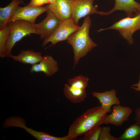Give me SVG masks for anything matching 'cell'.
<instances>
[{
  "mask_svg": "<svg viewBox=\"0 0 140 140\" xmlns=\"http://www.w3.org/2000/svg\"><path fill=\"white\" fill-rule=\"evenodd\" d=\"M48 9V4L41 6H35L28 4L23 7L18 6L10 19L9 23L17 20H23L35 24L37 17Z\"/></svg>",
  "mask_w": 140,
  "mask_h": 140,
  "instance_id": "8992f818",
  "label": "cell"
},
{
  "mask_svg": "<svg viewBox=\"0 0 140 140\" xmlns=\"http://www.w3.org/2000/svg\"><path fill=\"white\" fill-rule=\"evenodd\" d=\"M134 121L140 123V107L136 108L135 110Z\"/></svg>",
  "mask_w": 140,
  "mask_h": 140,
  "instance_id": "cb8c5ba5",
  "label": "cell"
},
{
  "mask_svg": "<svg viewBox=\"0 0 140 140\" xmlns=\"http://www.w3.org/2000/svg\"><path fill=\"white\" fill-rule=\"evenodd\" d=\"M109 29L117 31L130 45H132L134 42L133 34L140 30V12L134 16L123 18L109 27L100 29L98 32Z\"/></svg>",
  "mask_w": 140,
  "mask_h": 140,
  "instance_id": "277c9868",
  "label": "cell"
},
{
  "mask_svg": "<svg viewBox=\"0 0 140 140\" xmlns=\"http://www.w3.org/2000/svg\"><path fill=\"white\" fill-rule=\"evenodd\" d=\"M114 7L109 11L105 12V15H108L117 10L125 12L128 16L132 17L140 12V3L135 0H115Z\"/></svg>",
  "mask_w": 140,
  "mask_h": 140,
  "instance_id": "5bb4252c",
  "label": "cell"
},
{
  "mask_svg": "<svg viewBox=\"0 0 140 140\" xmlns=\"http://www.w3.org/2000/svg\"><path fill=\"white\" fill-rule=\"evenodd\" d=\"M50 4L49 0H31L28 5L35 6H41L45 4Z\"/></svg>",
  "mask_w": 140,
  "mask_h": 140,
  "instance_id": "603a6c76",
  "label": "cell"
},
{
  "mask_svg": "<svg viewBox=\"0 0 140 140\" xmlns=\"http://www.w3.org/2000/svg\"><path fill=\"white\" fill-rule=\"evenodd\" d=\"M91 24L89 16H87L79 29L67 40V42L72 46L73 51V68L81 58L86 55L88 52L97 46L89 35Z\"/></svg>",
  "mask_w": 140,
  "mask_h": 140,
  "instance_id": "7a4b0ae2",
  "label": "cell"
},
{
  "mask_svg": "<svg viewBox=\"0 0 140 140\" xmlns=\"http://www.w3.org/2000/svg\"><path fill=\"white\" fill-rule=\"evenodd\" d=\"M43 57L41 52H35L33 50H22L18 55H12L10 58L14 61L32 65L39 62Z\"/></svg>",
  "mask_w": 140,
  "mask_h": 140,
  "instance_id": "9a60e30c",
  "label": "cell"
},
{
  "mask_svg": "<svg viewBox=\"0 0 140 140\" xmlns=\"http://www.w3.org/2000/svg\"><path fill=\"white\" fill-rule=\"evenodd\" d=\"M89 78L83 75L74 76L68 80V84L72 87L86 89L88 85Z\"/></svg>",
  "mask_w": 140,
  "mask_h": 140,
  "instance_id": "ffe728a7",
  "label": "cell"
},
{
  "mask_svg": "<svg viewBox=\"0 0 140 140\" xmlns=\"http://www.w3.org/2000/svg\"><path fill=\"white\" fill-rule=\"evenodd\" d=\"M117 138L118 140H140V123L131 125Z\"/></svg>",
  "mask_w": 140,
  "mask_h": 140,
  "instance_id": "ac0fdd59",
  "label": "cell"
},
{
  "mask_svg": "<svg viewBox=\"0 0 140 140\" xmlns=\"http://www.w3.org/2000/svg\"><path fill=\"white\" fill-rule=\"evenodd\" d=\"M107 113L101 106L87 110L70 125L66 135L69 140L76 139L104 124Z\"/></svg>",
  "mask_w": 140,
  "mask_h": 140,
  "instance_id": "6da1fadb",
  "label": "cell"
},
{
  "mask_svg": "<svg viewBox=\"0 0 140 140\" xmlns=\"http://www.w3.org/2000/svg\"><path fill=\"white\" fill-rule=\"evenodd\" d=\"M102 128L98 127L88 133L80 137L79 140H99L100 134Z\"/></svg>",
  "mask_w": 140,
  "mask_h": 140,
  "instance_id": "44dd1931",
  "label": "cell"
},
{
  "mask_svg": "<svg viewBox=\"0 0 140 140\" xmlns=\"http://www.w3.org/2000/svg\"><path fill=\"white\" fill-rule=\"evenodd\" d=\"M10 28L9 23L3 27L0 28V57H6V50L5 45L9 36Z\"/></svg>",
  "mask_w": 140,
  "mask_h": 140,
  "instance_id": "d6986e66",
  "label": "cell"
},
{
  "mask_svg": "<svg viewBox=\"0 0 140 140\" xmlns=\"http://www.w3.org/2000/svg\"><path fill=\"white\" fill-rule=\"evenodd\" d=\"M115 89L103 92H92L93 96L97 98L101 104V106L107 113L111 112V107L114 105L121 104L120 102L116 95Z\"/></svg>",
  "mask_w": 140,
  "mask_h": 140,
  "instance_id": "4fadbf2b",
  "label": "cell"
},
{
  "mask_svg": "<svg viewBox=\"0 0 140 140\" xmlns=\"http://www.w3.org/2000/svg\"><path fill=\"white\" fill-rule=\"evenodd\" d=\"M110 131V128L109 126L102 127L99 140H118L117 138L111 134Z\"/></svg>",
  "mask_w": 140,
  "mask_h": 140,
  "instance_id": "7402d4cb",
  "label": "cell"
},
{
  "mask_svg": "<svg viewBox=\"0 0 140 140\" xmlns=\"http://www.w3.org/2000/svg\"><path fill=\"white\" fill-rule=\"evenodd\" d=\"M59 66L57 62L51 56L46 55L43 56L41 60L38 64L32 65L30 72H42L47 76L51 77L58 71Z\"/></svg>",
  "mask_w": 140,
  "mask_h": 140,
  "instance_id": "7c38bea8",
  "label": "cell"
},
{
  "mask_svg": "<svg viewBox=\"0 0 140 140\" xmlns=\"http://www.w3.org/2000/svg\"><path fill=\"white\" fill-rule=\"evenodd\" d=\"M75 0H55L48 4L49 9L61 21L71 18L72 8Z\"/></svg>",
  "mask_w": 140,
  "mask_h": 140,
  "instance_id": "8fae6325",
  "label": "cell"
},
{
  "mask_svg": "<svg viewBox=\"0 0 140 140\" xmlns=\"http://www.w3.org/2000/svg\"><path fill=\"white\" fill-rule=\"evenodd\" d=\"M10 28L9 36L5 45L6 57H10L12 49L16 43L25 36L36 34L33 24L23 20H17L9 23Z\"/></svg>",
  "mask_w": 140,
  "mask_h": 140,
  "instance_id": "3957f363",
  "label": "cell"
},
{
  "mask_svg": "<svg viewBox=\"0 0 140 140\" xmlns=\"http://www.w3.org/2000/svg\"><path fill=\"white\" fill-rule=\"evenodd\" d=\"M94 0H75L73 5L71 18L78 25L81 18L90 15L99 14L104 15V12L99 11L93 5Z\"/></svg>",
  "mask_w": 140,
  "mask_h": 140,
  "instance_id": "9c48e42d",
  "label": "cell"
},
{
  "mask_svg": "<svg viewBox=\"0 0 140 140\" xmlns=\"http://www.w3.org/2000/svg\"><path fill=\"white\" fill-rule=\"evenodd\" d=\"M80 26L76 24L72 18L61 21L54 32L50 37L43 40L42 46L44 47L49 42L51 43V45H54L59 42L67 40Z\"/></svg>",
  "mask_w": 140,
  "mask_h": 140,
  "instance_id": "5b68a950",
  "label": "cell"
},
{
  "mask_svg": "<svg viewBox=\"0 0 140 140\" xmlns=\"http://www.w3.org/2000/svg\"><path fill=\"white\" fill-rule=\"evenodd\" d=\"M50 4L52 3H54L55 1V0H49Z\"/></svg>",
  "mask_w": 140,
  "mask_h": 140,
  "instance_id": "484cf974",
  "label": "cell"
},
{
  "mask_svg": "<svg viewBox=\"0 0 140 140\" xmlns=\"http://www.w3.org/2000/svg\"><path fill=\"white\" fill-rule=\"evenodd\" d=\"M46 12V17L42 21L37 24H33L36 34L39 35L40 38L44 40L54 32L61 22L49 9Z\"/></svg>",
  "mask_w": 140,
  "mask_h": 140,
  "instance_id": "ba28073f",
  "label": "cell"
},
{
  "mask_svg": "<svg viewBox=\"0 0 140 140\" xmlns=\"http://www.w3.org/2000/svg\"><path fill=\"white\" fill-rule=\"evenodd\" d=\"M63 92L67 99L75 103L83 102L87 96L85 89L74 88L66 84L64 86Z\"/></svg>",
  "mask_w": 140,
  "mask_h": 140,
  "instance_id": "2e32d148",
  "label": "cell"
},
{
  "mask_svg": "<svg viewBox=\"0 0 140 140\" xmlns=\"http://www.w3.org/2000/svg\"><path fill=\"white\" fill-rule=\"evenodd\" d=\"M131 88L135 90L136 92L140 91V74L139 75V79L138 82L132 85Z\"/></svg>",
  "mask_w": 140,
  "mask_h": 140,
  "instance_id": "d4e9b609",
  "label": "cell"
},
{
  "mask_svg": "<svg viewBox=\"0 0 140 140\" xmlns=\"http://www.w3.org/2000/svg\"><path fill=\"white\" fill-rule=\"evenodd\" d=\"M112 110L111 113L108 115L104 124L121 127L124 122L129 120L132 113L130 108L123 106L120 104L113 105Z\"/></svg>",
  "mask_w": 140,
  "mask_h": 140,
  "instance_id": "30bf717a",
  "label": "cell"
},
{
  "mask_svg": "<svg viewBox=\"0 0 140 140\" xmlns=\"http://www.w3.org/2000/svg\"><path fill=\"white\" fill-rule=\"evenodd\" d=\"M23 119L19 117H11L5 121L3 127H16L22 128L38 140H69L66 136L58 137L51 135L45 132H38L27 127Z\"/></svg>",
  "mask_w": 140,
  "mask_h": 140,
  "instance_id": "52a82bcc",
  "label": "cell"
},
{
  "mask_svg": "<svg viewBox=\"0 0 140 140\" xmlns=\"http://www.w3.org/2000/svg\"><path fill=\"white\" fill-rule=\"evenodd\" d=\"M23 3V0H12L6 6L0 8V28L9 23L16 8L20 4Z\"/></svg>",
  "mask_w": 140,
  "mask_h": 140,
  "instance_id": "e0dca14e",
  "label": "cell"
}]
</instances>
